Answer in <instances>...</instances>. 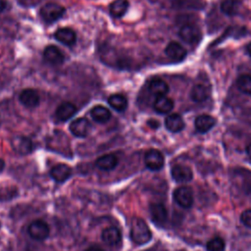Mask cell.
Returning <instances> with one entry per match:
<instances>
[{"instance_id":"obj_1","label":"cell","mask_w":251,"mask_h":251,"mask_svg":"<svg viewBox=\"0 0 251 251\" xmlns=\"http://www.w3.org/2000/svg\"><path fill=\"white\" fill-rule=\"evenodd\" d=\"M129 235L131 240L137 245H144L152 238V232L147 224L141 218L134 217L130 221Z\"/></svg>"},{"instance_id":"obj_2","label":"cell","mask_w":251,"mask_h":251,"mask_svg":"<svg viewBox=\"0 0 251 251\" xmlns=\"http://www.w3.org/2000/svg\"><path fill=\"white\" fill-rule=\"evenodd\" d=\"M65 8L58 3H46L40 9V15L46 23H54L65 14Z\"/></svg>"},{"instance_id":"obj_3","label":"cell","mask_w":251,"mask_h":251,"mask_svg":"<svg viewBox=\"0 0 251 251\" xmlns=\"http://www.w3.org/2000/svg\"><path fill=\"white\" fill-rule=\"evenodd\" d=\"M173 197L175 202L184 208V209H188L193 205V201H194V197H193V191L191 189V187L186 186V185H182V186H178L174 190L173 193Z\"/></svg>"},{"instance_id":"obj_4","label":"cell","mask_w":251,"mask_h":251,"mask_svg":"<svg viewBox=\"0 0 251 251\" xmlns=\"http://www.w3.org/2000/svg\"><path fill=\"white\" fill-rule=\"evenodd\" d=\"M29 236L37 241L45 240L50 233V228L47 223L42 220H35L31 222L27 227Z\"/></svg>"},{"instance_id":"obj_5","label":"cell","mask_w":251,"mask_h":251,"mask_svg":"<svg viewBox=\"0 0 251 251\" xmlns=\"http://www.w3.org/2000/svg\"><path fill=\"white\" fill-rule=\"evenodd\" d=\"M145 166L151 171H160L165 164V158L161 151L157 149H149L144 155Z\"/></svg>"},{"instance_id":"obj_6","label":"cell","mask_w":251,"mask_h":251,"mask_svg":"<svg viewBox=\"0 0 251 251\" xmlns=\"http://www.w3.org/2000/svg\"><path fill=\"white\" fill-rule=\"evenodd\" d=\"M178 34L183 41H185L186 43H189V44H195L201 38L200 28L197 25H192V24L183 25L180 27Z\"/></svg>"},{"instance_id":"obj_7","label":"cell","mask_w":251,"mask_h":251,"mask_svg":"<svg viewBox=\"0 0 251 251\" xmlns=\"http://www.w3.org/2000/svg\"><path fill=\"white\" fill-rule=\"evenodd\" d=\"M149 213L152 222L159 226H163L168 220V211L162 203H152L149 206Z\"/></svg>"},{"instance_id":"obj_8","label":"cell","mask_w":251,"mask_h":251,"mask_svg":"<svg viewBox=\"0 0 251 251\" xmlns=\"http://www.w3.org/2000/svg\"><path fill=\"white\" fill-rule=\"evenodd\" d=\"M11 146L12 149L20 155H27L31 153L33 149L32 141L28 137L23 135L15 136L11 141Z\"/></svg>"},{"instance_id":"obj_9","label":"cell","mask_w":251,"mask_h":251,"mask_svg":"<svg viewBox=\"0 0 251 251\" xmlns=\"http://www.w3.org/2000/svg\"><path fill=\"white\" fill-rule=\"evenodd\" d=\"M171 175L176 182H188L193 178L192 170L185 165H175L171 169Z\"/></svg>"},{"instance_id":"obj_10","label":"cell","mask_w":251,"mask_h":251,"mask_svg":"<svg viewBox=\"0 0 251 251\" xmlns=\"http://www.w3.org/2000/svg\"><path fill=\"white\" fill-rule=\"evenodd\" d=\"M72 174L73 172L71 167L66 164H57L50 170V176L52 177V179L60 183L68 180L71 177Z\"/></svg>"},{"instance_id":"obj_11","label":"cell","mask_w":251,"mask_h":251,"mask_svg":"<svg viewBox=\"0 0 251 251\" xmlns=\"http://www.w3.org/2000/svg\"><path fill=\"white\" fill-rule=\"evenodd\" d=\"M43 57L48 64L54 65V66L61 65L65 60V57L62 51L54 45H49L44 49Z\"/></svg>"},{"instance_id":"obj_12","label":"cell","mask_w":251,"mask_h":251,"mask_svg":"<svg viewBox=\"0 0 251 251\" xmlns=\"http://www.w3.org/2000/svg\"><path fill=\"white\" fill-rule=\"evenodd\" d=\"M71 132L76 137H85L88 134L90 126L85 118H77L70 124Z\"/></svg>"},{"instance_id":"obj_13","label":"cell","mask_w":251,"mask_h":251,"mask_svg":"<svg viewBox=\"0 0 251 251\" xmlns=\"http://www.w3.org/2000/svg\"><path fill=\"white\" fill-rule=\"evenodd\" d=\"M102 240L109 246H117L122 241V233L119 228L115 226H110L105 228L101 234Z\"/></svg>"},{"instance_id":"obj_14","label":"cell","mask_w":251,"mask_h":251,"mask_svg":"<svg viewBox=\"0 0 251 251\" xmlns=\"http://www.w3.org/2000/svg\"><path fill=\"white\" fill-rule=\"evenodd\" d=\"M166 55L174 61H181L186 56V50L178 42L172 41L165 48Z\"/></svg>"},{"instance_id":"obj_15","label":"cell","mask_w":251,"mask_h":251,"mask_svg":"<svg viewBox=\"0 0 251 251\" xmlns=\"http://www.w3.org/2000/svg\"><path fill=\"white\" fill-rule=\"evenodd\" d=\"M54 37L56 38V40H58L59 42H61L64 45H67V46H72L76 41L75 32L72 28H69V27L59 28L54 33Z\"/></svg>"},{"instance_id":"obj_16","label":"cell","mask_w":251,"mask_h":251,"mask_svg":"<svg viewBox=\"0 0 251 251\" xmlns=\"http://www.w3.org/2000/svg\"><path fill=\"white\" fill-rule=\"evenodd\" d=\"M20 102L27 107V108H34L39 104V95L38 93L31 88H27V89H24L20 96H19Z\"/></svg>"},{"instance_id":"obj_17","label":"cell","mask_w":251,"mask_h":251,"mask_svg":"<svg viewBox=\"0 0 251 251\" xmlns=\"http://www.w3.org/2000/svg\"><path fill=\"white\" fill-rule=\"evenodd\" d=\"M76 112V108L75 106L71 103V102H62L56 109L55 115L56 118L61 121V122H65L68 121L70 118H72Z\"/></svg>"},{"instance_id":"obj_18","label":"cell","mask_w":251,"mask_h":251,"mask_svg":"<svg viewBox=\"0 0 251 251\" xmlns=\"http://www.w3.org/2000/svg\"><path fill=\"white\" fill-rule=\"evenodd\" d=\"M165 126L171 132H178L184 127V121L177 113H173L167 116L165 120Z\"/></svg>"},{"instance_id":"obj_19","label":"cell","mask_w":251,"mask_h":251,"mask_svg":"<svg viewBox=\"0 0 251 251\" xmlns=\"http://www.w3.org/2000/svg\"><path fill=\"white\" fill-rule=\"evenodd\" d=\"M216 125V119L210 115H199L194 122L195 128L198 132L204 133L209 131Z\"/></svg>"},{"instance_id":"obj_20","label":"cell","mask_w":251,"mask_h":251,"mask_svg":"<svg viewBox=\"0 0 251 251\" xmlns=\"http://www.w3.org/2000/svg\"><path fill=\"white\" fill-rule=\"evenodd\" d=\"M149 91L156 97L164 96L169 92L168 83L160 77H153L148 83Z\"/></svg>"},{"instance_id":"obj_21","label":"cell","mask_w":251,"mask_h":251,"mask_svg":"<svg viewBox=\"0 0 251 251\" xmlns=\"http://www.w3.org/2000/svg\"><path fill=\"white\" fill-rule=\"evenodd\" d=\"M118 162L119 161H118V158H117L116 155L106 154V155H103V156L99 157L96 160L95 165L101 171H111V170H113L117 167Z\"/></svg>"},{"instance_id":"obj_22","label":"cell","mask_w":251,"mask_h":251,"mask_svg":"<svg viewBox=\"0 0 251 251\" xmlns=\"http://www.w3.org/2000/svg\"><path fill=\"white\" fill-rule=\"evenodd\" d=\"M153 107L154 110L159 114H168L174 108V101L166 95L158 96L154 101Z\"/></svg>"},{"instance_id":"obj_23","label":"cell","mask_w":251,"mask_h":251,"mask_svg":"<svg viewBox=\"0 0 251 251\" xmlns=\"http://www.w3.org/2000/svg\"><path fill=\"white\" fill-rule=\"evenodd\" d=\"M90 116H91L92 120L95 121L96 123L104 124V123H106L110 120L111 113L106 107L101 106V105H97V106H94L90 110Z\"/></svg>"},{"instance_id":"obj_24","label":"cell","mask_w":251,"mask_h":251,"mask_svg":"<svg viewBox=\"0 0 251 251\" xmlns=\"http://www.w3.org/2000/svg\"><path fill=\"white\" fill-rule=\"evenodd\" d=\"M209 95H210L209 88L202 83L195 84L190 90V98L194 102H203L209 97Z\"/></svg>"},{"instance_id":"obj_25","label":"cell","mask_w":251,"mask_h":251,"mask_svg":"<svg viewBox=\"0 0 251 251\" xmlns=\"http://www.w3.org/2000/svg\"><path fill=\"white\" fill-rule=\"evenodd\" d=\"M128 6L129 3L127 0H115L110 4V14L114 18H121L126 14Z\"/></svg>"},{"instance_id":"obj_26","label":"cell","mask_w":251,"mask_h":251,"mask_svg":"<svg viewBox=\"0 0 251 251\" xmlns=\"http://www.w3.org/2000/svg\"><path fill=\"white\" fill-rule=\"evenodd\" d=\"M108 103L113 109H115L118 112H123L127 107V100H126V96L123 94H120V93L112 94L108 98Z\"/></svg>"},{"instance_id":"obj_27","label":"cell","mask_w":251,"mask_h":251,"mask_svg":"<svg viewBox=\"0 0 251 251\" xmlns=\"http://www.w3.org/2000/svg\"><path fill=\"white\" fill-rule=\"evenodd\" d=\"M241 0H223L221 3V10L224 14L227 16H232L236 14Z\"/></svg>"},{"instance_id":"obj_28","label":"cell","mask_w":251,"mask_h":251,"mask_svg":"<svg viewBox=\"0 0 251 251\" xmlns=\"http://www.w3.org/2000/svg\"><path fill=\"white\" fill-rule=\"evenodd\" d=\"M238 89L248 95H251V75H242L236 80Z\"/></svg>"},{"instance_id":"obj_29","label":"cell","mask_w":251,"mask_h":251,"mask_svg":"<svg viewBox=\"0 0 251 251\" xmlns=\"http://www.w3.org/2000/svg\"><path fill=\"white\" fill-rule=\"evenodd\" d=\"M226 248L225 240L222 237H214L206 243L207 251H224Z\"/></svg>"},{"instance_id":"obj_30","label":"cell","mask_w":251,"mask_h":251,"mask_svg":"<svg viewBox=\"0 0 251 251\" xmlns=\"http://www.w3.org/2000/svg\"><path fill=\"white\" fill-rule=\"evenodd\" d=\"M240 221L245 226L251 228V209L242 212V214L240 215Z\"/></svg>"},{"instance_id":"obj_31","label":"cell","mask_w":251,"mask_h":251,"mask_svg":"<svg viewBox=\"0 0 251 251\" xmlns=\"http://www.w3.org/2000/svg\"><path fill=\"white\" fill-rule=\"evenodd\" d=\"M147 124H148V126H149L151 128H153V129L158 128V127H159V126H160L159 122H158V121H156V120H149Z\"/></svg>"},{"instance_id":"obj_32","label":"cell","mask_w":251,"mask_h":251,"mask_svg":"<svg viewBox=\"0 0 251 251\" xmlns=\"http://www.w3.org/2000/svg\"><path fill=\"white\" fill-rule=\"evenodd\" d=\"M85 251H104L100 246H97V245H92V246H89L88 248L85 249Z\"/></svg>"},{"instance_id":"obj_33","label":"cell","mask_w":251,"mask_h":251,"mask_svg":"<svg viewBox=\"0 0 251 251\" xmlns=\"http://www.w3.org/2000/svg\"><path fill=\"white\" fill-rule=\"evenodd\" d=\"M6 8V1L5 0H0V13L3 12Z\"/></svg>"},{"instance_id":"obj_34","label":"cell","mask_w":251,"mask_h":251,"mask_svg":"<svg viewBox=\"0 0 251 251\" xmlns=\"http://www.w3.org/2000/svg\"><path fill=\"white\" fill-rule=\"evenodd\" d=\"M246 153H247L248 157L251 158V143H249V144L246 146Z\"/></svg>"},{"instance_id":"obj_35","label":"cell","mask_w":251,"mask_h":251,"mask_svg":"<svg viewBox=\"0 0 251 251\" xmlns=\"http://www.w3.org/2000/svg\"><path fill=\"white\" fill-rule=\"evenodd\" d=\"M4 168H5V162L0 158V173L4 170Z\"/></svg>"},{"instance_id":"obj_36","label":"cell","mask_w":251,"mask_h":251,"mask_svg":"<svg viewBox=\"0 0 251 251\" xmlns=\"http://www.w3.org/2000/svg\"><path fill=\"white\" fill-rule=\"evenodd\" d=\"M246 51H247L248 55L251 57V42L246 46Z\"/></svg>"},{"instance_id":"obj_37","label":"cell","mask_w":251,"mask_h":251,"mask_svg":"<svg viewBox=\"0 0 251 251\" xmlns=\"http://www.w3.org/2000/svg\"><path fill=\"white\" fill-rule=\"evenodd\" d=\"M0 122H1V119H0Z\"/></svg>"}]
</instances>
